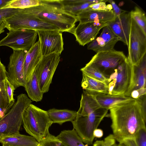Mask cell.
Segmentation results:
<instances>
[{
  "label": "cell",
  "mask_w": 146,
  "mask_h": 146,
  "mask_svg": "<svg viewBox=\"0 0 146 146\" xmlns=\"http://www.w3.org/2000/svg\"><path fill=\"white\" fill-rule=\"evenodd\" d=\"M27 52L22 50H13L9 57L7 71V77L15 89L21 86L25 88L26 85L24 65Z\"/></svg>",
  "instance_id": "cell-13"
},
{
  "label": "cell",
  "mask_w": 146,
  "mask_h": 146,
  "mask_svg": "<svg viewBox=\"0 0 146 146\" xmlns=\"http://www.w3.org/2000/svg\"><path fill=\"white\" fill-rule=\"evenodd\" d=\"M2 117L0 115V119Z\"/></svg>",
  "instance_id": "cell-45"
},
{
  "label": "cell",
  "mask_w": 146,
  "mask_h": 146,
  "mask_svg": "<svg viewBox=\"0 0 146 146\" xmlns=\"http://www.w3.org/2000/svg\"><path fill=\"white\" fill-rule=\"evenodd\" d=\"M7 78L5 66L1 62L0 58V115L2 117L12 107L9 103L6 90L5 81Z\"/></svg>",
  "instance_id": "cell-23"
},
{
  "label": "cell",
  "mask_w": 146,
  "mask_h": 146,
  "mask_svg": "<svg viewBox=\"0 0 146 146\" xmlns=\"http://www.w3.org/2000/svg\"><path fill=\"white\" fill-rule=\"evenodd\" d=\"M39 144L40 146H66L56 137L50 133Z\"/></svg>",
  "instance_id": "cell-32"
},
{
  "label": "cell",
  "mask_w": 146,
  "mask_h": 146,
  "mask_svg": "<svg viewBox=\"0 0 146 146\" xmlns=\"http://www.w3.org/2000/svg\"><path fill=\"white\" fill-rule=\"evenodd\" d=\"M42 57L39 42L38 41L26 53L24 62V71L26 83L31 78L36 67Z\"/></svg>",
  "instance_id": "cell-17"
},
{
  "label": "cell",
  "mask_w": 146,
  "mask_h": 146,
  "mask_svg": "<svg viewBox=\"0 0 146 146\" xmlns=\"http://www.w3.org/2000/svg\"><path fill=\"white\" fill-rule=\"evenodd\" d=\"M42 56L56 53L60 55L64 50L62 32L59 31H36Z\"/></svg>",
  "instance_id": "cell-12"
},
{
  "label": "cell",
  "mask_w": 146,
  "mask_h": 146,
  "mask_svg": "<svg viewBox=\"0 0 146 146\" xmlns=\"http://www.w3.org/2000/svg\"><path fill=\"white\" fill-rule=\"evenodd\" d=\"M19 9L12 8L0 9V21L3 19L9 17L17 12Z\"/></svg>",
  "instance_id": "cell-37"
},
{
  "label": "cell",
  "mask_w": 146,
  "mask_h": 146,
  "mask_svg": "<svg viewBox=\"0 0 146 146\" xmlns=\"http://www.w3.org/2000/svg\"><path fill=\"white\" fill-rule=\"evenodd\" d=\"M3 21L5 28L9 31L26 29L35 31H60L59 29L54 25L39 19L32 14L27 8L19 9L12 16L3 19Z\"/></svg>",
  "instance_id": "cell-6"
},
{
  "label": "cell",
  "mask_w": 146,
  "mask_h": 146,
  "mask_svg": "<svg viewBox=\"0 0 146 146\" xmlns=\"http://www.w3.org/2000/svg\"><path fill=\"white\" fill-rule=\"evenodd\" d=\"M118 146H126L125 144L123 142L119 143L118 144Z\"/></svg>",
  "instance_id": "cell-44"
},
{
  "label": "cell",
  "mask_w": 146,
  "mask_h": 146,
  "mask_svg": "<svg viewBox=\"0 0 146 146\" xmlns=\"http://www.w3.org/2000/svg\"><path fill=\"white\" fill-rule=\"evenodd\" d=\"M32 102L25 94H21L17 96L16 102L0 119V135L19 133L23 115Z\"/></svg>",
  "instance_id": "cell-5"
},
{
  "label": "cell",
  "mask_w": 146,
  "mask_h": 146,
  "mask_svg": "<svg viewBox=\"0 0 146 146\" xmlns=\"http://www.w3.org/2000/svg\"><path fill=\"white\" fill-rule=\"evenodd\" d=\"M134 138L137 146H146V127L140 129Z\"/></svg>",
  "instance_id": "cell-34"
},
{
  "label": "cell",
  "mask_w": 146,
  "mask_h": 146,
  "mask_svg": "<svg viewBox=\"0 0 146 146\" xmlns=\"http://www.w3.org/2000/svg\"><path fill=\"white\" fill-rule=\"evenodd\" d=\"M108 110L101 107L87 115L77 114L75 119L71 122L73 128L83 143L88 145L92 144L95 138L93 135L94 131L107 116Z\"/></svg>",
  "instance_id": "cell-7"
},
{
  "label": "cell",
  "mask_w": 146,
  "mask_h": 146,
  "mask_svg": "<svg viewBox=\"0 0 146 146\" xmlns=\"http://www.w3.org/2000/svg\"><path fill=\"white\" fill-rule=\"evenodd\" d=\"M38 146H40V144L39 143V144H38Z\"/></svg>",
  "instance_id": "cell-46"
},
{
  "label": "cell",
  "mask_w": 146,
  "mask_h": 146,
  "mask_svg": "<svg viewBox=\"0 0 146 146\" xmlns=\"http://www.w3.org/2000/svg\"><path fill=\"white\" fill-rule=\"evenodd\" d=\"M126 146H137L134 138H129L124 139L123 141Z\"/></svg>",
  "instance_id": "cell-40"
},
{
  "label": "cell",
  "mask_w": 146,
  "mask_h": 146,
  "mask_svg": "<svg viewBox=\"0 0 146 146\" xmlns=\"http://www.w3.org/2000/svg\"><path fill=\"white\" fill-rule=\"evenodd\" d=\"M82 73L81 85L84 90L91 92L108 94V87L106 83Z\"/></svg>",
  "instance_id": "cell-25"
},
{
  "label": "cell",
  "mask_w": 146,
  "mask_h": 146,
  "mask_svg": "<svg viewBox=\"0 0 146 146\" xmlns=\"http://www.w3.org/2000/svg\"><path fill=\"white\" fill-rule=\"evenodd\" d=\"M128 48L127 57L132 65L138 64L146 54V34L132 18Z\"/></svg>",
  "instance_id": "cell-11"
},
{
  "label": "cell",
  "mask_w": 146,
  "mask_h": 146,
  "mask_svg": "<svg viewBox=\"0 0 146 146\" xmlns=\"http://www.w3.org/2000/svg\"><path fill=\"white\" fill-rule=\"evenodd\" d=\"M107 1L108 0H101L98 3L91 5L86 9L102 11H110L113 10L110 4H106Z\"/></svg>",
  "instance_id": "cell-33"
},
{
  "label": "cell",
  "mask_w": 146,
  "mask_h": 146,
  "mask_svg": "<svg viewBox=\"0 0 146 146\" xmlns=\"http://www.w3.org/2000/svg\"><path fill=\"white\" fill-rule=\"evenodd\" d=\"M133 67V82L130 94L132 91L146 88V54Z\"/></svg>",
  "instance_id": "cell-20"
},
{
  "label": "cell",
  "mask_w": 146,
  "mask_h": 146,
  "mask_svg": "<svg viewBox=\"0 0 146 146\" xmlns=\"http://www.w3.org/2000/svg\"><path fill=\"white\" fill-rule=\"evenodd\" d=\"M39 0H11L1 9H23L38 6Z\"/></svg>",
  "instance_id": "cell-29"
},
{
  "label": "cell",
  "mask_w": 146,
  "mask_h": 146,
  "mask_svg": "<svg viewBox=\"0 0 146 146\" xmlns=\"http://www.w3.org/2000/svg\"><path fill=\"white\" fill-rule=\"evenodd\" d=\"M22 122L26 132L39 143L50 134L49 129L53 123L47 111L32 104L25 110Z\"/></svg>",
  "instance_id": "cell-3"
},
{
  "label": "cell",
  "mask_w": 146,
  "mask_h": 146,
  "mask_svg": "<svg viewBox=\"0 0 146 146\" xmlns=\"http://www.w3.org/2000/svg\"><path fill=\"white\" fill-rule=\"evenodd\" d=\"M80 107L77 114L82 115L89 114L101 107L92 94L83 90L80 101Z\"/></svg>",
  "instance_id": "cell-24"
},
{
  "label": "cell",
  "mask_w": 146,
  "mask_h": 146,
  "mask_svg": "<svg viewBox=\"0 0 146 146\" xmlns=\"http://www.w3.org/2000/svg\"><path fill=\"white\" fill-rule=\"evenodd\" d=\"M60 60V55L56 53L42 56L35 69L40 89L43 94L49 90Z\"/></svg>",
  "instance_id": "cell-10"
},
{
  "label": "cell",
  "mask_w": 146,
  "mask_h": 146,
  "mask_svg": "<svg viewBox=\"0 0 146 146\" xmlns=\"http://www.w3.org/2000/svg\"><path fill=\"white\" fill-rule=\"evenodd\" d=\"M5 85L9 103L12 107L15 103L13 93L15 88L14 86L10 82L7 78L5 79Z\"/></svg>",
  "instance_id": "cell-36"
},
{
  "label": "cell",
  "mask_w": 146,
  "mask_h": 146,
  "mask_svg": "<svg viewBox=\"0 0 146 146\" xmlns=\"http://www.w3.org/2000/svg\"><path fill=\"white\" fill-rule=\"evenodd\" d=\"M146 88H141L132 91L130 93L129 97L133 99L137 100L141 97L145 95Z\"/></svg>",
  "instance_id": "cell-38"
},
{
  "label": "cell",
  "mask_w": 146,
  "mask_h": 146,
  "mask_svg": "<svg viewBox=\"0 0 146 146\" xmlns=\"http://www.w3.org/2000/svg\"><path fill=\"white\" fill-rule=\"evenodd\" d=\"M127 58L123 52L113 49L96 53L87 64L99 70L108 79L114 70Z\"/></svg>",
  "instance_id": "cell-9"
},
{
  "label": "cell",
  "mask_w": 146,
  "mask_h": 146,
  "mask_svg": "<svg viewBox=\"0 0 146 146\" xmlns=\"http://www.w3.org/2000/svg\"><path fill=\"white\" fill-rule=\"evenodd\" d=\"M56 137L66 146H86L74 128L61 131Z\"/></svg>",
  "instance_id": "cell-28"
},
{
  "label": "cell",
  "mask_w": 146,
  "mask_h": 146,
  "mask_svg": "<svg viewBox=\"0 0 146 146\" xmlns=\"http://www.w3.org/2000/svg\"><path fill=\"white\" fill-rule=\"evenodd\" d=\"M108 23L88 22L79 23L74 28L72 34L80 45L84 46L96 38L100 30L107 25Z\"/></svg>",
  "instance_id": "cell-14"
},
{
  "label": "cell",
  "mask_w": 146,
  "mask_h": 146,
  "mask_svg": "<svg viewBox=\"0 0 146 146\" xmlns=\"http://www.w3.org/2000/svg\"><path fill=\"white\" fill-rule=\"evenodd\" d=\"M11 0H0V9L5 6Z\"/></svg>",
  "instance_id": "cell-42"
},
{
  "label": "cell",
  "mask_w": 146,
  "mask_h": 146,
  "mask_svg": "<svg viewBox=\"0 0 146 146\" xmlns=\"http://www.w3.org/2000/svg\"><path fill=\"white\" fill-rule=\"evenodd\" d=\"M79 23L99 22L106 23L116 17L113 11H102L86 9L77 16Z\"/></svg>",
  "instance_id": "cell-18"
},
{
  "label": "cell",
  "mask_w": 146,
  "mask_h": 146,
  "mask_svg": "<svg viewBox=\"0 0 146 146\" xmlns=\"http://www.w3.org/2000/svg\"><path fill=\"white\" fill-rule=\"evenodd\" d=\"M132 18L146 34V17L145 13L137 7L130 12Z\"/></svg>",
  "instance_id": "cell-30"
},
{
  "label": "cell",
  "mask_w": 146,
  "mask_h": 146,
  "mask_svg": "<svg viewBox=\"0 0 146 146\" xmlns=\"http://www.w3.org/2000/svg\"><path fill=\"white\" fill-rule=\"evenodd\" d=\"M131 17L130 12L123 10L119 18L116 17L112 21L109 22L108 26L112 32L128 48L131 29Z\"/></svg>",
  "instance_id": "cell-16"
},
{
  "label": "cell",
  "mask_w": 146,
  "mask_h": 146,
  "mask_svg": "<svg viewBox=\"0 0 146 146\" xmlns=\"http://www.w3.org/2000/svg\"><path fill=\"white\" fill-rule=\"evenodd\" d=\"M111 5L113 11L116 16L119 18L121 12L123 11L115 3V2L112 0H108Z\"/></svg>",
  "instance_id": "cell-39"
},
{
  "label": "cell",
  "mask_w": 146,
  "mask_h": 146,
  "mask_svg": "<svg viewBox=\"0 0 146 146\" xmlns=\"http://www.w3.org/2000/svg\"><path fill=\"white\" fill-rule=\"evenodd\" d=\"M37 6L27 8V9L39 19L58 28L60 31L72 33L77 17L66 11L60 0H39Z\"/></svg>",
  "instance_id": "cell-2"
},
{
  "label": "cell",
  "mask_w": 146,
  "mask_h": 146,
  "mask_svg": "<svg viewBox=\"0 0 146 146\" xmlns=\"http://www.w3.org/2000/svg\"><path fill=\"white\" fill-rule=\"evenodd\" d=\"M93 135L94 137L100 138L103 135V130L100 129H97L94 131Z\"/></svg>",
  "instance_id": "cell-41"
},
{
  "label": "cell",
  "mask_w": 146,
  "mask_h": 146,
  "mask_svg": "<svg viewBox=\"0 0 146 146\" xmlns=\"http://www.w3.org/2000/svg\"><path fill=\"white\" fill-rule=\"evenodd\" d=\"M48 115L52 123L62 125L67 121L72 122L75 119L77 111L68 109L52 108L47 111Z\"/></svg>",
  "instance_id": "cell-26"
},
{
  "label": "cell",
  "mask_w": 146,
  "mask_h": 146,
  "mask_svg": "<svg viewBox=\"0 0 146 146\" xmlns=\"http://www.w3.org/2000/svg\"><path fill=\"white\" fill-rule=\"evenodd\" d=\"M63 9L67 12L76 16L88 8L91 4L101 0H60Z\"/></svg>",
  "instance_id": "cell-21"
},
{
  "label": "cell",
  "mask_w": 146,
  "mask_h": 146,
  "mask_svg": "<svg viewBox=\"0 0 146 146\" xmlns=\"http://www.w3.org/2000/svg\"><path fill=\"white\" fill-rule=\"evenodd\" d=\"M5 28L3 22L0 21V34L5 31L4 29Z\"/></svg>",
  "instance_id": "cell-43"
},
{
  "label": "cell",
  "mask_w": 146,
  "mask_h": 146,
  "mask_svg": "<svg viewBox=\"0 0 146 146\" xmlns=\"http://www.w3.org/2000/svg\"><path fill=\"white\" fill-rule=\"evenodd\" d=\"M80 70L82 73L89 76L107 84L108 78L96 68L86 64L84 67L81 69Z\"/></svg>",
  "instance_id": "cell-31"
},
{
  "label": "cell",
  "mask_w": 146,
  "mask_h": 146,
  "mask_svg": "<svg viewBox=\"0 0 146 146\" xmlns=\"http://www.w3.org/2000/svg\"><path fill=\"white\" fill-rule=\"evenodd\" d=\"M109 116L114 137L120 143L125 139L134 138L141 128L146 127L141 105L137 100L131 98L110 108Z\"/></svg>",
  "instance_id": "cell-1"
},
{
  "label": "cell",
  "mask_w": 146,
  "mask_h": 146,
  "mask_svg": "<svg viewBox=\"0 0 146 146\" xmlns=\"http://www.w3.org/2000/svg\"><path fill=\"white\" fill-rule=\"evenodd\" d=\"M93 146H118V144L112 134L109 135L103 140L96 141Z\"/></svg>",
  "instance_id": "cell-35"
},
{
  "label": "cell",
  "mask_w": 146,
  "mask_h": 146,
  "mask_svg": "<svg viewBox=\"0 0 146 146\" xmlns=\"http://www.w3.org/2000/svg\"><path fill=\"white\" fill-rule=\"evenodd\" d=\"M7 35L0 40V46H7L13 50L27 52L36 42V31L26 29L10 30Z\"/></svg>",
  "instance_id": "cell-8"
},
{
  "label": "cell",
  "mask_w": 146,
  "mask_h": 146,
  "mask_svg": "<svg viewBox=\"0 0 146 146\" xmlns=\"http://www.w3.org/2000/svg\"><path fill=\"white\" fill-rule=\"evenodd\" d=\"M0 143L3 146H38L39 143L33 137L20 133L1 134Z\"/></svg>",
  "instance_id": "cell-19"
},
{
  "label": "cell",
  "mask_w": 146,
  "mask_h": 146,
  "mask_svg": "<svg viewBox=\"0 0 146 146\" xmlns=\"http://www.w3.org/2000/svg\"><path fill=\"white\" fill-rule=\"evenodd\" d=\"M119 41V38L107 25L103 28L100 35L88 44L87 49L96 53L110 51L114 49L115 45Z\"/></svg>",
  "instance_id": "cell-15"
},
{
  "label": "cell",
  "mask_w": 146,
  "mask_h": 146,
  "mask_svg": "<svg viewBox=\"0 0 146 146\" xmlns=\"http://www.w3.org/2000/svg\"><path fill=\"white\" fill-rule=\"evenodd\" d=\"M88 92L94 96L101 107L108 110L116 104L132 98L130 97L123 96Z\"/></svg>",
  "instance_id": "cell-22"
},
{
  "label": "cell",
  "mask_w": 146,
  "mask_h": 146,
  "mask_svg": "<svg viewBox=\"0 0 146 146\" xmlns=\"http://www.w3.org/2000/svg\"><path fill=\"white\" fill-rule=\"evenodd\" d=\"M29 98L32 101L40 102L42 99L43 94L40 89L38 81L34 71L29 81L25 87Z\"/></svg>",
  "instance_id": "cell-27"
},
{
  "label": "cell",
  "mask_w": 146,
  "mask_h": 146,
  "mask_svg": "<svg viewBox=\"0 0 146 146\" xmlns=\"http://www.w3.org/2000/svg\"><path fill=\"white\" fill-rule=\"evenodd\" d=\"M133 74V65L127 58L108 77L107 82L109 88L108 94L129 97Z\"/></svg>",
  "instance_id": "cell-4"
}]
</instances>
